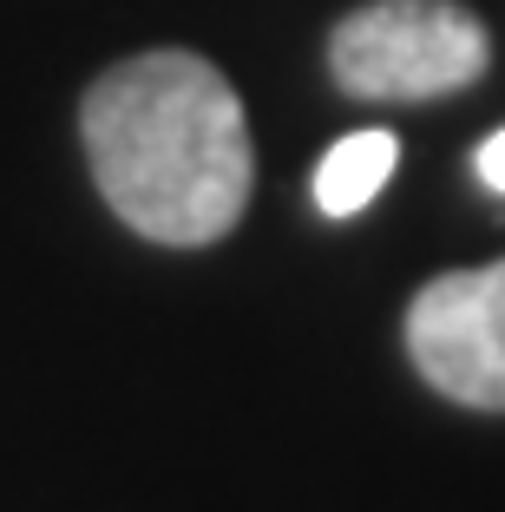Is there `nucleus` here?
I'll return each mask as SVG.
<instances>
[{"label":"nucleus","mask_w":505,"mask_h":512,"mask_svg":"<svg viewBox=\"0 0 505 512\" xmlns=\"http://www.w3.org/2000/svg\"><path fill=\"white\" fill-rule=\"evenodd\" d=\"M394 132H348L342 145L322 158V171H315V204H322L328 217H355L368 211L374 197H381V184L394 178Z\"/></svg>","instance_id":"20e7f679"},{"label":"nucleus","mask_w":505,"mask_h":512,"mask_svg":"<svg viewBox=\"0 0 505 512\" xmlns=\"http://www.w3.org/2000/svg\"><path fill=\"white\" fill-rule=\"evenodd\" d=\"M492 66V33L460 0H368L328 33V79L348 99H446Z\"/></svg>","instance_id":"f03ea898"},{"label":"nucleus","mask_w":505,"mask_h":512,"mask_svg":"<svg viewBox=\"0 0 505 512\" xmlns=\"http://www.w3.org/2000/svg\"><path fill=\"white\" fill-rule=\"evenodd\" d=\"M407 355L446 401L505 414V256L433 276L407 302Z\"/></svg>","instance_id":"7ed1b4c3"},{"label":"nucleus","mask_w":505,"mask_h":512,"mask_svg":"<svg viewBox=\"0 0 505 512\" xmlns=\"http://www.w3.org/2000/svg\"><path fill=\"white\" fill-rule=\"evenodd\" d=\"M479 178H486V191L505 197V132H492L486 145H479Z\"/></svg>","instance_id":"39448f33"},{"label":"nucleus","mask_w":505,"mask_h":512,"mask_svg":"<svg viewBox=\"0 0 505 512\" xmlns=\"http://www.w3.org/2000/svg\"><path fill=\"white\" fill-rule=\"evenodd\" d=\"M92 184L138 237L197 250L237 230L250 204V125L237 86L197 53L158 46L92 79L86 106Z\"/></svg>","instance_id":"f257e3e1"}]
</instances>
